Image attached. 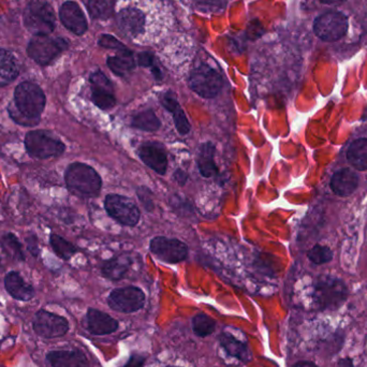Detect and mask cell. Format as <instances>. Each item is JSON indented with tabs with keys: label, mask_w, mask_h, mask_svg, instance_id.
Returning a JSON list of instances; mask_svg holds the SVG:
<instances>
[{
	"label": "cell",
	"mask_w": 367,
	"mask_h": 367,
	"mask_svg": "<svg viewBox=\"0 0 367 367\" xmlns=\"http://www.w3.org/2000/svg\"><path fill=\"white\" fill-rule=\"evenodd\" d=\"M160 103L173 116L174 125H175L178 134L180 136H186V134H189L192 126H190L189 120H188L185 112L178 103L175 94L172 91H166L160 97Z\"/></svg>",
	"instance_id": "18"
},
{
	"label": "cell",
	"mask_w": 367,
	"mask_h": 367,
	"mask_svg": "<svg viewBox=\"0 0 367 367\" xmlns=\"http://www.w3.org/2000/svg\"><path fill=\"white\" fill-rule=\"evenodd\" d=\"M168 367H178V366H168Z\"/></svg>",
	"instance_id": "44"
},
{
	"label": "cell",
	"mask_w": 367,
	"mask_h": 367,
	"mask_svg": "<svg viewBox=\"0 0 367 367\" xmlns=\"http://www.w3.org/2000/svg\"><path fill=\"white\" fill-rule=\"evenodd\" d=\"M192 330L199 337H208L213 334L216 329V321L205 313H198L192 318Z\"/></svg>",
	"instance_id": "29"
},
{
	"label": "cell",
	"mask_w": 367,
	"mask_h": 367,
	"mask_svg": "<svg viewBox=\"0 0 367 367\" xmlns=\"http://www.w3.org/2000/svg\"><path fill=\"white\" fill-rule=\"evenodd\" d=\"M24 23L33 35H49L56 23L53 8L45 0H33L24 12Z\"/></svg>",
	"instance_id": "3"
},
{
	"label": "cell",
	"mask_w": 367,
	"mask_h": 367,
	"mask_svg": "<svg viewBox=\"0 0 367 367\" xmlns=\"http://www.w3.org/2000/svg\"><path fill=\"white\" fill-rule=\"evenodd\" d=\"M116 23L120 33L129 39H140L146 33V15L140 8H120Z\"/></svg>",
	"instance_id": "13"
},
{
	"label": "cell",
	"mask_w": 367,
	"mask_h": 367,
	"mask_svg": "<svg viewBox=\"0 0 367 367\" xmlns=\"http://www.w3.org/2000/svg\"><path fill=\"white\" fill-rule=\"evenodd\" d=\"M134 263V256L131 253H123L112 258L103 263L101 267L102 275L110 281H120L126 276Z\"/></svg>",
	"instance_id": "21"
},
{
	"label": "cell",
	"mask_w": 367,
	"mask_h": 367,
	"mask_svg": "<svg viewBox=\"0 0 367 367\" xmlns=\"http://www.w3.org/2000/svg\"><path fill=\"white\" fill-rule=\"evenodd\" d=\"M359 186V176L351 169H341L331 178L330 187L338 196H349Z\"/></svg>",
	"instance_id": "19"
},
{
	"label": "cell",
	"mask_w": 367,
	"mask_h": 367,
	"mask_svg": "<svg viewBox=\"0 0 367 367\" xmlns=\"http://www.w3.org/2000/svg\"><path fill=\"white\" fill-rule=\"evenodd\" d=\"M108 65L113 73L118 77H124L127 73L134 70L136 63H134L132 53L129 49H126V51L120 52V54L117 56L109 57Z\"/></svg>",
	"instance_id": "27"
},
{
	"label": "cell",
	"mask_w": 367,
	"mask_h": 367,
	"mask_svg": "<svg viewBox=\"0 0 367 367\" xmlns=\"http://www.w3.org/2000/svg\"><path fill=\"white\" fill-rule=\"evenodd\" d=\"M67 47L68 43L63 39H54L47 35H40L35 36L31 39L27 52L36 63L47 65L54 61Z\"/></svg>",
	"instance_id": "8"
},
{
	"label": "cell",
	"mask_w": 367,
	"mask_h": 367,
	"mask_svg": "<svg viewBox=\"0 0 367 367\" xmlns=\"http://www.w3.org/2000/svg\"><path fill=\"white\" fill-rule=\"evenodd\" d=\"M139 157L143 164H146L153 171L164 175L168 170V154L159 143H144L139 148Z\"/></svg>",
	"instance_id": "15"
},
{
	"label": "cell",
	"mask_w": 367,
	"mask_h": 367,
	"mask_svg": "<svg viewBox=\"0 0 367 367\" xmlns=\"http://www.w3.org/2000/svg\"><path fill=\"white\" fill-rule=\"evenodd\" d=\"M6 290L12 297L19 301H29L35 295V290L26 283L17 272H10L5 279Z\"/></svg>",
	"instance_id": "24"
},
{
	"label": "cell",
	"mask_w": 367,
	"mask_h": 367,
	"mask_svg": "<svg viewBox=\"0 0 367 367\" xmlns=\"http://www.w3.org/2000/svg\"><path fill=\"white\" fill-rule=\"evenodd\" d=\"M65 184L73 194L94 198L100 194L102 180L93 166L82 162L70 164L65 171Z\"/></svg>",
	"instance_id": "2"
},
{
	"label": "cell",
	"mask_w": 367,
	"mask_h": 367,
	"mask_svg": "<svg viewBox=\"0 0 367 367\" xmlns=\"http://www.w3.org/2000/svg\"><path fill=\"white\" fill-rule=\"evenodd\" d=\"M337 367H354L353 366L352 359H341V360L338 361V364H337Z\"/></svg>",
	"instance_id": "41"
},
{
	"label": "cell",
	"mask_w": 367,
	"mask_h": 367,
	"mask_svg": "<svg viewBox=\"0 0 367 367\" xmlns=\"http://www.w3.org/2000/svg\"><path fill=\"white\" fill-rule=\"evenodd\" d=\"M216 148L213 143H202L196 155V164L200 174L203 178H212L218 173V166L215 162Z\"/></svg>",
	"instance_id": "23"
},
{
	"label": "cell",
	"mask_w": 367,
	"mask_h": 367,
	"mask_svg": "<svg viewBox=\"0 0 367 367\" xmlns=\"http://www.w3.org/2000/svg\"><path fill=\"white\" fill-rule=\"evenodd\" d=\"M139 65L142 67H150L154 68V57L150 53H142L139 55Z\"/></svg>",
	"instance_id": "38"
},
{
	"label": "cell",
	"mask_w": 367,
	"mask_h": 367,
	"mask_svg": "<svg viewBox=\"0 0 367 367\" xmlns=\"http://www.w3.org/2000/svg\"><path fill=\"white\" fill-rule=\"evenodd\" d=\"M27 242V247L33 255L37 256L39 253V247H38L37 240H36L35 235H31V237L26 240Z\"/></svg>",
	"instance_id": "39"
},
{
	"label": "cell",
	"mask_w": 367,
	"mask_h": 367,
	"mask_svg": "<svg viewBox=\"0 0 367 367\" xmlns=\"http://www.w3.org/2000/svg\"><path fill=\"white\" fill-rule=\"evenodd\" d=\"M19 75L15 57L5 49H0V86L9 84Z\"/></svg>",
	"instance_id": "26"
},
{
	"label": "cell",
	"mask_w": 367,
	"mask_h": 367,
	"mask_svg": "<svg viewBox=\"0 0 367 367\" xmlns=\"http://www.w3.org/2000/svg\"><path fill=\"white\" fill-rule=\"evenodd\" d=\"M174 180L180 184V185H185L186 182L188 180V174L182 170H178L174 173Z\"/></svg>",
	"instance_id": "40"
},
{
	"label": "cell",
	"mask_w": 367,
	"mask_h": 367,
	"mask_svg": "<svg viewBox=\"0 0 367 367\" xmlns=\"http://www.w3.org/2000/svg\"><path fill=\"white\" fill-rule=\"evenodd\" d=\"M349 164L359 171L367 170V139L361 138L353 141L347 150Z\"/></svg>",
	"instance_id": "25"
},
{
	"label": "cell",
	"mask_w": 367,
	"mask_h": 367,
	"mask_svg": "<svg viewBox=\"0 0 367 367\" xmlns=\"http://www.w3.org/2000/svg\"><path fill=\"white\" fill-rule=\"evenodd\" d=\"M321 3H327V5H332V3H341L342 0H320Z\"/></svg>",
	"instance_id": "43"
},
{
	"label": "cell",
	"mask_w": 367,
	"mask_h": 367,
	"mask_svg": "<svg viewBox=\"0 0 367 367\" xmlns=\"http://www.w3.org/2000/svg\"><path fill=\"white\" fill-rule=\"evenodd\" d=\"M150 249L157 259L166 263H180L187 259L188 246L178 239H169L166 237H156L150 241Z\"/></svg>",
	"instance_id": "11"
},
{
	"label": "cell",
	"mask_w": 367,
	"mask_h": 367,
	"mask_svg": "<svg viewBox=\"0 0 367 367\" xmlns=\"http://www.w3.org/2000/svg\"><path fill=\"white\" fill-rule=\"evenodd\" d=\"M49 243H51L53 251L61 259L69 260L77 253V247L72 245L70 242L65 241V239L57 235V234H52Z\"/></svg>",
	"instance_id": "30"
},
{
	"label": "cell",
	"mask_w": 367,
	"mask_h": 367,
	"mask_svg": "<svg viewBox=\"0 0 367 367\" xmlns=\"http://www.w3.org/2000/svg\"><path fill=\"white\" fill-rule=\"evenodd\" d=\"M292 367H317L316 365L311 362H299L293 365Z\"/></svg>",
	"instance_id": "42"
},
{
	"label": "cell",
	"mask_w": 367,
	"mask_h": 367,
	"mask_svg": "<svg viewBox=\"0 0 367 367\" xmlns=\"http://www.w3.org/2000/svg\"><path fill=\"white\" fill-rule=\"evenodd\" d=\"M196 3L201 8H206L210 11H218L225 9L228 0H196Z\"/></svg>",
	"instance_id": "35"
},
{
	"label": "cell",
	"mask_w": 367,
	"mask_h": 367,
	"mask_svg": "<svg viewBox=\"0 0 367 367\" xmlns=\"http://www.w3.org/2000/svg\"><path fill=\"white\" fill-rule=\"evenodd\" d=\"M108 304L113 311L124 313H136L146 304V293L140 288L132 286L117 288L109 295Z\"/></svg>",
	"instance_id": "9"
},
{
	"label": "cell",
	"mask_w": 367,
	"mask_h": 367,
	"mask_svg": "<svg viewBox=\"0 0 367 367\" xmlns=\"http://www.w3.org/2000/svg\"><path fill=\"white\" fill-rule=\"evenodd\" d=\"M144 363H146L144 357L140 356V354H134V356H131L129 358L126 364L123 367H143L144 366Z\"/></svg>",
	"instance_id": "37"
},
{
	"label": "cell",
	"mask_w": 367,
	"mask_h": 367,
	"mask_svg": "<svg viewBox=\"0 0 367 367\" xmlns=\"http://www.w3.org/2000/svg\"><path fill=\"white\" fill-rule=\"evenodd\" d=\"M104 208L107 213L118 224L134 227L140 221L141 213L136 204L127 196L111 194L106 196Z\"/></svg>",
	"instance_id": "7"
},
{
	"label": "cell",
	"mask_w": 367,
	"mask_h": 367,
	"mask_svg": "<svg viewBox=\"0 0 367 367\" xmlns=\"http://www.w3.org/2000/svg\"><path fill=\"white\" fill-rule=\"evenodd\" d=\"M3 242H5V246L7 247L8 251L11 253L12 257L15 258L17 260H21V261L25 259L21 243L13 234L9 233L5 235Z\"/></svg>",
	"instance_id": "33"
},
{
	"label": "cell",
	"mask_w": 367,
	"mask_h": 367,
	"mask_svg": "<svg viewBox=\"0 0 367 367\" xmlns=\"http://www.w3.org/2000/svg\"><path fill=\"white\" fill-rule=\"evenodd\" d=\"M114 0H89L88 9L94 19H108L113 13Z\"/></svg>",
	"instance_id": "31"
},
{
	"label": "cell",
	"mask_w": 367,
	"mask_h": 367,
	"mask_svg": "<svg viewBox=\"0 0 367 367\" xmlns=\"http://www.w3.org/2000/svg\"><path fill=\"white\" fill-rule=\"evenodd\" d=\"M347 295L348 290L344 281L335 277H323L315 288L313 299L319 309L334 311L344 304Z\"/></svg>",
	"instance_id": "4"
},
{
	"label": "cell",
	"mask_w": 367,
	"mask_h": 367,
	"mask_svg": "<svg viewBox=\"0 0 367 367\" xmlns=\"http://www.w3.org/2000/svg\"><path fill=\"white\" fill-rule=\"evenodd\" d=\"M347 29L348 19L343 13L336 11L327 12L320 15L313 25V31L317 37L327 42L341 39L347 33Z\"/></svg>",
	"instance_id": "10"
},
{
	"label": "cell",
	"mask_w": 367,
	"mask_h": 367,
	"mask_svg": "<svg viewBox=\"0 0 367 367\" xmlns=\"http://www.w3.org/2000/svg\"><path fill=\"white\" fill-rule=\"evenodd\" d=\"M86 320L89 332L99 336L112 334L118 329V321L116 319L98 309H89L87 311Z\"/></svg>",
	"instance_id": "17"
},
{
	"label": "cell",
	"mask_w": 367,
	"mask_h": 367,
	"mask_svg": "<svg viewBox=\"0 0 367 367\" xmlns=\"http://www.w3.org/2000/svg\"><path fill=\"white\" fill-rule=\"evenodd\" d=\"M15 110L9 108L10 116L21 125L35 126L45 110V95L42 89L31 82L19 84L15 93Z\"/></svg>",
	"instance_id": "1"
},
{
	"label": "cell",
	"mask_w": 367,
	"mask_h": 367,
	"mask_svg": "<svg viewBox=\"0 0 367 367\" xmlns=\"http://www.w3.org/2000/svg\"><path fill=\"white\" fill-rule=\"evenodd\" d=\"M309 259L317 265H325L333 259V253L327 246L315 245L309 251Z\"/></svg>",
	"instance_id": "32"
},
{
	"label": "cell",
	"mask_w": 367,
	"mask_h": 367,
	"mask_svg": "<svg viewBox=\"0 0 367 367\" xmlns=\"http://www.w3.org/2000/svg\"><path fill=\"white\" fill-rule=\"evenodd\" d=\"M218 339L222 348L225 349L229 356L244 363L251 362L253 360V353L248 347L247 342L241 341L239 337L234 336L229 332H222Z\"/></svg>",
	"instance_id": "20"
},
{
	"label": "cell",
	"mask_w": 367,
	"mask_h": 367,
	"mask_svg": "<svg viewBox=\"0 0 367 367\" xmlns=\"http://www.w3.org/2000/svg\"><path fill=\"white\" fill-rule=\"evenodd\" d=\"M25 148L31 156L40 159L58 157L65 152V144L45 130L31 131L25 136Z\"/></svg>",
	"instance_id": "5"
},
{
	"label": "cell",
	"mask_w": 367,
	"mask_h": 367,
	"mask_svg": "<svg viewBox=\"0 0 367 367\" xmlns=\"http://www.w3.org/2000/svg\"><path fill=\"white\" fill-rule=\"evenodd\" d=\"M91 88V101L100 110H112L116 104L112 83L101 71L93 73L89 79Z\"/></svg>",
	"instance_id": "14"
},
{
	"label": "cell",
	"mask_w": 367,
	"mask_h": 367,
	"mask_svg": "<svg viewBox=\"0 0 367 367\" xmlns=\"http://www.w3.org/2000/svg\"><path fill=\"white\" fill-rule=\"evenodd\" d=\"M222 86L221 75L208 65H201L194 69L189 77L190 89L204 99L215 98Z\"/></svg>",
	"instance_id": "6"
},
{
	"label": "cell",
	"mask_w": 367,
	"mask_h": 367,
	"mask_svg": "<svg viewBox=\"0 0 367 367\" xmlns=\"http://www.w3.org/2000/svg\"><path fill=\"white\" fill-rule=\"evenodd\" d=\"M99 43H100V45H102L103 47H107V49H114L118 52H124L127 49L126 47H125V45H123L120 41H117L115 38L112 37V36H102Z\"/></svg>",
	"instance_id": "36"
},
{
	"label": "cell",
	"mask_w": 367,
	"mask_h": 367,
	"mask_svg": "<svg viewBox=\"0 0 367 367\" xmlns=\"http://www.w3.org/2000/svg\"><path fill=\"white\" fill-rule=\"evenodd\" d=\"M61 23L75 35H83L87 31V21L81 8L73 1H67L59 11Z\"/></svg>",
	"instance_id": "16"
},
{
	"label": "cell",
	"mask_w": 367,
	"mask_h": 367,
	"mask_svg": "<svg viewBox=\"0 0 367 367\" xmlns=\"http://www.w3.org/2000/svg\"><path fill=\"white\" fill-rule=\"evenodd\" d=\"M51 367H89L84 353L79 350H55L47 356Z\"/></svg>",
	"instance_id": "22"
},
{
	"label": "cell",
	"mask_w": 367,
	"mask_h": 367,
	"mask_svg": "<svg viewBox=\"0 0 367 367\" xmlns=\"http://www.w3.org/2000/svg\"><path fill=\"white\" fill-rule=\"evenodd\" d=\"M33 331L45 338L61 337L69 331V322L63 317L47 311H39L33 317Z\"/></svg>",
	"instance_id": "12"
},
{
	"label": "cell",
	"mask_w": 367,
	"mask_h": 367,
	"mask_svg": "<svg viewBox=\"0 0 367 367\" xmlns=\"http://www.w3.org/2000/svg\"><path fill=\"white\" fill-rule=\"evenodd\" d=\"M131 127L146 132H155L159 130L162 122L153 110L142 111L134 115L131 120Z\"/></svg>",
	"instance_id": "28"
},
{
	"label": "cell",
	"mask_w": 367,
	"mask_h": 367,
	"mask_svg": "<svg viewBox=\"0 0 367 367\" xmlns=\"http://www.w3.org/2000/svg\"><path fill=\"white\" fill-rule=\"evenodd\" d=\"M136 194H138L139 200L142 202V205L146 208V211H154L155 204L152 190L148 189L146 186H141L136 190Z\"/></svg>",
	"instance_id": "34"
}]
</instances>
